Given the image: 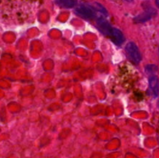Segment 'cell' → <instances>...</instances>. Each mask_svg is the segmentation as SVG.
I'll use <instances>...</instances> for the list:
<instances>
[{
  "instance_id": "cell-3",
  "label": "cell",
  "mask_w": 159,
  "mask_h": 158,
  "mask_svg": "<svg viewBox=\"0 0 159 158\" xmlns=\"http://www.w3.org/2000/svg\"><path fill=\"white\" fill-rule=\"evenodd\" d=\"M97 26L99 28V31H100L102 33H103L104 35L108 36L110 37L112 35V33H113V27L109 23V22H107L105 19L103 18H99L97 20Z\"/></svg>"
},
{
  "instance_id": "cell-5",
  "label": "cell",
  "mask_w": 159,
  "mask_h": 158,
  "mask_svg": "<svg viewBox=\"0 0 159 158\" xmlns=\"http://www.w3.org/2000/svg\"><path fill=\"white\" fill-rule=\"evenodd\" d=\"M149 88L152 95L157 97L159 93V79L157 76H151L149 77Z\"/></svg>"
},
{
  "instance_id": "cell-10",
  "label": "cell",
  "mask_w": 159,
  "mask_h": 158,
  "mask_svg": "<svg viewBox=\"0 0 159 158\" xmlns=\"http://www.w3.org/2000/svg\"><path fill=\"white\" fill-rule=\"evenodd\" d=\"M155 3H156L157 6L159 8V0H155Z\"/></svg>"
},
{
  "instance_id": "cell-1",
  "label": "cell",
  "mask_w": 159,
  "mask_h": 158,
  "mask_svg": "<svg viewBox=\"0 0 159 158\" xmlns=\"http://www.w3.org/2000/svg\"><path fill=\"white\" fill-rule=\"evenodd\" d=\"M125 50L128 58L134 64H138L141 61V59H142L141 54L138 49V46L134 42H130V43H127L125 47Z\"/></svg>"
},
{
  "instance_id": "cell-4",
  "label": "cell",
  "mask_w": 159,
  "mask_h": 158,
  "mask_svg": "<svg viewBox=\"0 0 159 158\" xmlns=\"http://www.w3.org/2000/svg\"><path fill=\"white\" fill-rule=\"evenodd\" d=\"M75 13L77 15H80L82 18L87 19V20L93 19L96 16V13H95L94 11L92 9H90V8L85 6H81L79 7H78L75 9Z\"/></svg>"
},
{
  "instance_id": "cell-6",
  "label": "cell",
  "mask_w": 159,
  "mask_h": 158,
  "mask_svg": "<svg viewBox=\"0 0 159 158\" xmlns=\"http://www.w3.org/2000/svg\"><path fill=\"white\" fill-rule=\"evenodd\" d=\"M110 37L112 41L117 46H120L125 41V37H124L123 33L120 29H116V28H113L112 35Z\"/></svg>"
},
{
  "instance_id": "cell-8",
  "label": "cell",
  "mask_w": 159,
  "mask_h": 158,
  "mask_svg": "<svg viewBox=\"0 0 159 158\" xmlns=\"http://www.w3.org/2000/svg\"><path fill=\"white\" fill-rule=\"evenodd\" d=\"M157 70H158V68H157L156 65L154 64L147 65L145 68V71L148 74H153V73H155Z\"/></svg>"
},
{
  "instance_id": "cell-9",
  "label": "cell",
  "mask_w": 159,
  "mask_h": 158,
  "mask_svg": "<svg viewBox=\"0 0 159 158\" xmlns=\"http://www.w3.org/2000/svg\"><path fill=\"white\" fill-rule=\"evenodd\" d=\"M94 8L96 10L99 11V12H102V14H105V15H107V9L103 7L101 4L99 3H95L94 5Z\"/></svg>"
},
{
  "instance_id": "cell-2",
  "label": "cell",
  "mask_w": 159,
  "mask_h": 158,
  "mask_svg": "<svg viewBox=\"0 0 159 158\" xmlns=\"http://www.w3.org/2000/svg\"><path fill=\"white\" fill-rule=\"evenodd\" d=\"M156 15V11L155 9L152 7H149L148 9H145L144 12H142L140 15H137L134 18V22L135 23H145V22L148 21L149 20L152 18L153 16Z\"/></svg>"
},
{
  "instance_id": "cell-7",
  "label": "cell",
  "mask_w": 159,
  "mask_h": 158,
  "mask_svg": "<svg viewBox=\"0 0 159 158\" xmlns=\"http://www.w3.org/2000/svg\"><path fill=\"white\" fill-rule=\"evenodd\" d=\"M58 3L60 6L63 7L70 9V8H73L77 4V1L76 0H58Z\"/></svg>"
},
{
  "instance_id": "cell-11",
  "label": "cell",
  "mask_w": 159,
  "mask_h": 158,
  "mask_svg": "<svg viewBox=\"0 0 159 158\" xmlns=\"http://www.w3.org/2000/svg\"><path fill=\"white\" fill-rule=\"evenodd\" d=\"M126 1H127V2H132V1H133V0H126Z\"/></svg>"
}]
</instances>
